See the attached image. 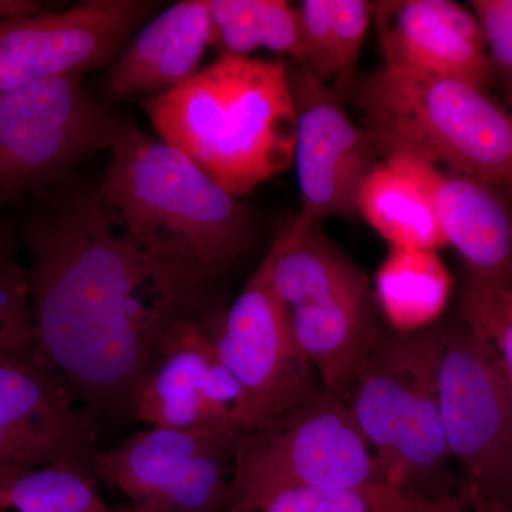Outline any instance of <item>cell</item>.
Segmentation results:
<instances>
[{
  "label": "cell",
  "mask_w": 512,
  "mask_h": 512,
  "mask_svg": "<svg viewBox=\"0 0 512 512\" xmlns=\"http://www.w3.org/2000/svg\"><path fill=\"white\" fill-rule=\"evenodd\" d=\"M211 46L208 0L174 3L137 33L101 82L103 100L161 96L200 72Z\"/></svg>",
  "instance_id": "2e32d148"
},
{
  "label": "cell",
  "mask_w": 512,
  "mask_h": 512,
  "mask_svg": "<svg viewBox=\"0 0 512 512\" xmlns=\"http://www.w3.org/2000/svg\"><path fill=\"white\" fill-rule=\"evenodd\" d=\"M384 62L485 90L493 76L487 43L473 10L451 0L373 3Z\"/></svg>",
  "instance_id": "5bb4252c"
},
{
  "label": "cell",
  "mask_w": 512,
  "mask_h": 512,
  "mask_svg": "<svg viewBox=\"0 0 512 512\" xmlns=\"http://www.w3.org/2000/svg\"><path fill=\"white\" fill-rule=\"evenodd\" d=\"M25 305V289L16 256L0 234V350L19 328Z\"/></svg>",
  "instance_id": "83f0119b"
},
{
  "label": "cell",
  "mask_w": 512,
  "mask_h": 512,
  "mask_svg": "<svg viewBox=\"0 0 512 512\" xmlns=\"http://www.w3.org/2000/svg\"><path fill=\"white\" fill-rule=\"evenodd\" d=\"M276 487L360 490L390 485L348 403L318 384L301 402L235 444L234 500Z\"/></svg>",
  "instance_id": "8992f818"
},
{
  "label": "cell",
  "mask_w": 512,
  "mask_h": 512,
  "mask_svg": "<svg viewBox=\"0 0 512 512\" xmlns=\"http://www.w3.org/2000/svg\"><path fill=\"white\" fill-rule=\"evenodd\" d=\"M426 512H511L460 481L457 490L434 501Z\"/></svg>",
  "instance_id": "f1b7e54d"
},
{
  "label": "cell",
  "mask_w": 512,
  "mask_h": 512,
  "mask_svg": "<svg viewBox=\"0 0 512 512\" xmlns=\"http://www.w3.org/2000/svg\"><path fill=\"white\" fill-rule=\"evenodd\" d=\"M202 322L221 362L248 393L262 426L318 386L311 366L293 345L288 316L269 286L266 256L224 315L204 316Z\"/></svg>",
  "instance_id": "7c38bea8"
},
{
  "label": "cell",
  "mask_w": 512,
  "mask_h": 512,
  "mask_svg": "<svg viewBox=\"0 0 512 512\" xmlns=\"http://www.w3.org/2000/svg\"><path fill=\"white\" fill-rule=\"evenodd\" d=\"M357 214L392 248L446 247L429 195L399 158L377 161L357 195Z\"/></svg>",
  "instance_id": "ffe728a7"
},
{
  "label": "cell",
  "mask_w": 512,
  "mask_h": 512,
  "mask_svg": "<svg viewBox=\"0 0 512 512\" xmlns=\"http://www.w3.org/2000/svg\"><path fill=\"white\" fill-rule=\"evenodd\" d=\"M97 424L32 357L0 360V471L93 467Z\"/></svg>",
  "instance_id": "4fadbf2b"
},
{
  "label": "cell",
  "mask_w": 512,
  "mask_h": 512,
  "mask_svg": "<svg viewBox=\"0 0 512 512\" xmlns=\"http://www.w3.org/2000/svg\"><path fill=\"white\" fill-rule=\"evenodd\" d=\"M375 282L377 303L397 333L430 328L450 295L446 266L426 249L392 248Z\"/></svg>",
  "instance_id": "44dd1931"
},
{
  "label": "cell",
  "mask_w": 512,
  "mask_h": 512,
  "mask_svg": "<svg viewBox=\"0 0 512 512\" xmlns=\"http://www.w3.org/2000/svg\"><path fill=\"white\" fill-rule=\"evenodd\" d=\"M286 66L296 117L293 164L301 191V212L293 227L352 217L360 185L377 163L375 140L353 123L335 87L301 64L288 60Z\"/></svg>",
  "instance_id": "9c48e42d"
},
{
  "label": "cell",
  "mask_w": 512,
  "mask_h": 512,
  "mask_svg": "<svg viewBox=\"0 0 512 512\" xmlns=\"http://www.w3.org/2000/svg\"><path fill=\"white\" fill-rule=\"evenodd\" d=\"M508 89H510V109H508V111H510L512 119V79L508 82Z\"/></svg>",
  "instance_id": "4dcf8cb0"
},
{
  "label": "cell",
  "mask_w": 512,
  "mask_h": 512,
  "mask_svg": "<svg viewBox=\"0 0 512 512\" xmlns=\"http://www.w3.org/2000/svg\"><path fill=\"white\" fill-rule=\"evenodd\" d=\"M123 119L73 73L0 94V207L62 183L113 147Z\"/></svg>",
  "instance_id": "52a82bcc"
},
{
  "label": "cell",
  "mask_w": 512,
  "mask_h": 512,
  "mask_svg": "<svg viewBox=\"0 0 512 512\" xmlns=\"http://www.w3.org/2000/svg\"><path fill=\"white\" fill-rule=\"evenodd\" d=\"M211 47L220 57H249L258 49L301 59L298 9L285 0H208Z\"/></svg>",
  "instance_id": "7402d4cb"
},
{
  "label": "cell",
  "mask_w": 512,
  "mask_h": 512,
  "mask_svg": "<svg viewBox=\"0 0 512 512\" xmlns=\"http://www.w3.org/2000/svg\"><path fill=\"white\" fill-rule=\"evenodd\" d=\"M148 0H86L0 22V94L114 62L153 13Z\"/></svg>",
  "instance_id": "30bf717a"
},
{
  "label": "cell",
  "mask_w": 512,
  "mask_h": 512,
  "mask_svg": "<svg viewBox=\"0 0 512 512\" xmlns=\"http://www.w3.org/2000/svg\"><path fill=\"white\" fill-rule=\"evenodd\" d=\"M202 319L180 320L165 336L131 419L148 427L244 436L262 421L242 384L215 352Z\"/></svg>",
  "instance_id": "8fae6325"
},
{
  "label": "cell",
  "mask_w": 512,
  "mask_h": 512,
  "mask_svg": "<svg viewBox=\"0 0 512 512\" xmlns=\"http://www.w3.org/2000/svg\"><path fill=\"white\" fill-rule=\"evenodd\" d=\"M30 197L35 207L20 229L30 255V357L97 427L131 417L165 336L204 316L207 284L144 251L97 188Z\"/></svg>",
  "instance_id": "6da1fadb"
},
{
  "label": "cell",
  "mask_w": 512,
  "mask_h": 512,
  "mask_svg": "<svg viewBox=\"0 0 512 512\" xmlns=\"http://www.w3.org/2000/svg\"><path fill=\"white\" fill-rule=\"evenodd\" d=\"M377 154L413 158L467 175L512 198V119L458 80L383 62L348 89Z\"/></svg>",
  "instance_id": "277c9868"
},
{
  "label": "cell",
  "mask_w": 512,
  "mask_h": 512,
  "mask_svg": "<svg viewBox=\"0 0 512 512\" xmlns=\"http://www.w3.org/2000/svg\"><path fill=\"white\" fill-rule=\"evenodd\" d=\"M285 312L293 345L320 386L349 394L380 338L370 286Z\"/></svg>",
  "instance_id": "e0dca14e"
},
{
  "label": "cell",
  "mask_w": 512,
  "mask_h": 512,
  "mask_svg": "<svg viewBox=\"0 0 512 512\" xmlns=\"http://www.w3.org/2000/svg\"><path fill=\"white\" fill-rule=\"evenodd\" d=\"M239 434L148 427L96 451L97 478L130 501V512H225L234 501Z\"/></svg>",
  "instance_id": "ba28073f"
},
{
  "label": "cell",
  "mask_w": 512,
  "mask_h": 512,
  "mask_svg": "<svg viewBox=\"0 0 512 512\" xmlns=\"http://www.w3.org/2000/svg\"><path fill=\"white\" fill-rule=\"evenodd\" d=\"M269 286L285 311L370 286L369 278L320 224L305 229L286 224L268 254Z\"/></svg>",
  "instance_id": "d6986e66"
},
{
  "label": "cell",
  "mask_w": 512,
  "mask_h": 512,
  "mask_svg": "<svg viewBox=\"0 0 512 512\" xmlns=\"http://www.w3.org/2000/svg\"><path fill=\"white\" fill-rule=\"evenodd\" d=\"M42 10L43 6L33 0H0V22L19 16L35 15Z\"/></svg>",
  "instance_id": "f546056e"
},
{
  "label": "cell",
  "mask_w": 512,
  "mask_h": 512,
  "mask_svg": "<svg viewBox=\"0 0 512 512\" xmlns=\"http://www.w3.org/2000/svg\"><path fill=\"white\" fill-rule=\"evenodd\" d=\"M463 319L500 360L512 392V289L471 276L463 293Z\"/></svg>",
  "instance_id": "484cf974"
},
{
  "label": "cell",
  "mask_w": 512,
  "mask_h": 512,
  "mask_svg": "<svg viewBox=\"0 0 512 512\" xmlns=\"http://www.w3.org/2000/svg\"><path fill=\"white\" fill-rule=\"evenodd\" d=\"M140 104L160 140L235 197L293 164L296 117L285 60L218 57L173 92Z\"/></svg>",
  "instance_id": "7a4b0ae2"
},
{
  "label": "cell",
  "mask_w": 512,
  "mask_h": 512,
  "mask_svg": "<svg viewBox=\"0 0 512 512\" xmlns=\"http://www.w3.org/2000/svg\"><path fill=\"white\" fill-rule=\"evenodd\" d=\"M431 504L392 487H276L235 498L225 512H426Z\"/></svg>",
  "instance_id": "cb8c5ba5"
},
{
  "label": "cell",
  "mask_w": 512,
  "mask_h": 512,
  "mask_svg": "<svg viewBox=\"0 0 512 512\" xmlns=\"http://www.w3.org/2000/svg\"><path fill=\"white\" fill-rule=\"evenodd\" d=\"M470 8L483 29L493 70L512 79V0H473Z\"/></svg>",
  "instance_id": "4316f807"
},
{
  "label": "cell",
  "mask_w": 512,
  "mask_h": 512,
  "mask_svg": "<svg viewBox=\"0 0 512 512\" xmlns=\"http://www.w3.org/2000/svg\"><path fill=\"white\" fill-rule=\"evenodd\" d=\"M410 370V387L400 423L390 487L423 501H436L457 490L448 464L453 460L446 433L429 355L421 332L393 335Z\"/></svg>",
  "instance_id": "ac0fdd59"
},
{
  "label": "cell",
  "mask_w": 512,
  "mask_h": 512,
  "mask_svg": "<svg viewBox=\"0 0 512 512\" xmlns=\"http://www.w3.org/2000/svg\"><path fill=\"white\" fill-rule=\"evenodd\" d=\"M421 336L461 481L512 512V392L500 360L464 319Z\"/></svg>",
  "instance_id": "5b68a950"
},
{
  "label": "cell",
  "mask_w": 512,
  "mask_h": 512,
  "mask_svg": "<svg viewBox=\"0 0 512 512\" xmlns=\"http://www.w3.org/2000/svg\"><path fill=\"white\" fill-rule=\"evenodd\" d=\"M429 195L447 245L481 281L512 289V211L490 185L437 165L399 158Z\"/></svg>",
  "instance_id": "9a60e30c"
},
{
  "label": "cell",
  "mask_w": 512,
  "mask_h": 512,
  "mask_svg": "<svg viewBox=\"0 0 512 512\" xmlns=\"http://www.w3.org/2000/svg\"><path fill=\"white\" fill-rule=\"evenodd\" d=\"M0 512L124 511L101 498L93 467L57 464L0 471Z\"/></svg>",
  "instance_id": "603a6c76"
},
{
  "label": "cell",
  "mask_w": 512,
  "mask_h": 512,
  "mask_svg": "<svg viewBox=\"0 0 512 512\" xmlns=\"http://www.w3.org/2000/svg\"><path fill=\"white\" fill-rule=\"evenodd\" d=\"M99 190L148 254L208 284L249 247L251 212L190 158L123 119Z\"/></svg>",
  "instance_id": "3957f363"
},
{
  "label": "cell",
  "mask_w": 512,
  "mask_h": 512,
  "mask_svg": "<svg viewBox=\"0 0 512 512\" xmlns=\"http://www.w3.org/2000/svg\"><path fill=\"white\" fill-rule=\"evenodd\" d=\"M373 18V3L366 0H333L326 35V57L320 80L332 83L339 93L348 89Z\"/></svg>",
  "instance_id": "d4e9b609"
}]
</instances>
